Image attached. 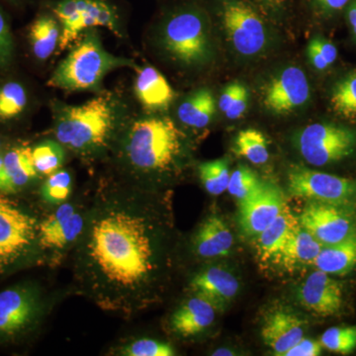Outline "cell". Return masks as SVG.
I'll use <instances>...</instances> for the list:
<instances>
[{
    "mask_svg": "<svg viewBox=\"0 0 356 356\" xmlns=\"http://www.w3.org/2000/svg\"><path fill=\"white\" fill-rule=\"evenodd\" d=\"M118 178L91 195L72 259V294L130 320L159 298L168 266L165 199Z\"/></svg>",
    "mask_w": 356,
    "mask_h": 356,
    "instance_id": "cell-1",
    "label": "cell"
},
{
    "mask_svg": "<svg viewBox=\"0 0 356 356\" xmlns=\"http://www.w3.org/2000/svg\"><path fill=\"white\" fill-rule=\"evenodd\" d=\"M188 146L186 135L172 119L145 117L120 130L110 154L121 179L154 189L184 165Z\"/></svg>",
    "mask_w": 356,
    "mask_h": 356,
    "instance_id": "cell-2",
    "label": "cell"
},
{
    "mask_svg": "<svg viewBox=\"0 0 356 356\" xmlns=\"http://www.w3.org/2000/svg\"><path fill=\"white\" fill-rule=\"evenodd\" d=\"M120 130L114 102L100 95L77 106H60L54 135L67 151L97 159L110 154Z\"/></svg>",
    "mask_w": 356,
    "mask_h": 356,
    "instance_id": "cell-3",
    "label": "cell"
},
{
    "mask_svg": "<svg viewBox=\"0 0 356 356\" xmlns=\"http://www.w3.org/2000/svg\"><path fill=\"white\" fill-rule=\"evenodd\" d=\"M72 294L70 287L49 291L24 281L0 292V346L15 343L38 332L56 306Z\"/></svg>",
    "mask_w": 356,
    "mask_h": 356,
    "instance_id": "cell-4",
    "label": "cell"
},
{
    "mask_svg": "<svg viewBox=\"0 0 356 356\" xmlns=\"http://www.w3.org/2000/svg\"><path fill=\"white\" fill-rule=\"evenodd\" d=\"M83 34L49 79L51 88L67 91L98 90L112 70L135 67L132 60L117 57L106 51L95 28Z\"/></svg>",
    "mask_w": 356,
    "mask_h": 356,
    "instance_id": "cell-5",
    "label": "cell"
},
{
    "mask_svg": "<svg viewBox=\"0 0 356 356\" xmlns=\"http://www.w3.org/2000/svg\"><path fill=\"white\" fill-rule=\"evenodd\" d=\"M159 41L166 55L182 67L197 69L214 58L209 15L195 4L170 14L161 27Z\"/></svg>",
    "mask_w": 356,
    "mask_h": 356,
    "instance_id": "cell-6",
    "label": "cell"
},
{
    "mask_svg": "<svg viewBox=\"0 0 356 356\" xmlns=\"http://www.w3.org/2000/svg\"><path fill=\"white\" fill-rule=\"evenodd\" d=\"M40 216L13 196L0 193V277L25 266H41Z\"/></svg>",
    "mask_w": 356,
    "mask_h": 356,
    "instance_id": "cell-7",
    "label": "cell"
},
{
    "mask_svg": "<svg viewBox=\"0 0 356 356\" xmlns=\"http://www.w3.org/2000/svg\"><path fill=\"white\" fill-rule=\"evenodd\" d=\"M91 196L74 197L40 216L38 241L41 266L56 269L74 252L88 222Z\"/></svg>",
    "mask_w": 356,
    "mask_h": 356,
    "instance_id": "cell-8",
    "label": "cell"
},
{
    "mask_svg": "<svg viewBox=\"0 0 356 356\" xmlns=\"http://www.w3.org/2000/svg\"><path fill=\"white\" fill-rule=\"evenodd\" d=\"M218 14L229 46L243 58L266 51L269 31L266 21L245 0H217Z\"/></svg>",
    "mask_w": 356,
    "mask_h": 356,
    "instance_id": "cell-9",
    "label": "cell"
},
{
    "mask_svg": "<svg viewBox=\"0 0 356 356\" xmlns=\"http://www.w3.org/2000/svg\"><path fill=\"white\" fill-rule=\"evenodd\" d=\"M294 145L309 165H332L355 153L356 131L334 123H314L296 133Z\"/></svg>",
    "mask_w": 356,
    "mask_h": 356,
    "instance_id": "cell-10",
    "label": "cell"
},
{
    "mask_svg": "<svg viewBox=\"0 0 356 356\" xmlns=\"http://www.w3.org/2000/svg\"><path fill=\"white\" fill-rule=\"evenodd\" d=\"M51 10L62 26L60 50L69 48L79 35L95 27L107 28L120 36L118 15L105 0H60L54 3Z\"/></svg>",
    "mask_w": 356,
    "mask_h": 356,
    "instance_id": "cell-11",
    "label": "cell"
},
{
    "mask_svg": "<svg viewBox=\"0 0 356 356\" xmlns=\"http://www.w3.org/2000/svg\"><path fill=\"white\" fill-rule=\"evenodd\" d=\"M287 188L293 197L356 207V179L353 178L293 165L287 175Z\"/></svg>",
    "mask_w": 356,
    "mask_h": 356,
    "instance_id": "cell-12",
    "label": "cell"
},
{
    "mask_svg": "<svg viewBox=\"0 0 356 356\" xmlns=\"http://www.w3.org/2000/svg\"><path fill=\"white\" fill-rule=\"evenodd\" d=\"M298 220L323 245H334L356 231V207L308 201Z\"/></svg>",
    "mask_w": 356,
    "mask_h": 356,
    "instance_id": "cell-13",
    "label": "cell"
},
{
    "mask_svg": "<svg viewBox=\"0 0 356 356\" xmlns=\"http://www.w3.org/2000/svg\"><path fill=\"white\" fill-rule=\"evenodd\" d=\"M310 97V83L305 72L290 65L271 77L264 86L262 103L267 111L285 115L305 106Z\"/></svg>",
    "mask_w": 356,
    "mask_h": 356,
    "instance_id": "cell-14",
    "label": "cell"
},
{
    "mask_svg": "<svg viewBox=\"0 0 356 356\" xmlns=\"http://www.w3.org/2000/svg\"><path fill=\"white\" fill-rule=\"evenodd\" d=\"M286 206L280 187L264 180L250 197L238 202V222L243 235L257 238Z\"/></svg>",
    "mask_w": 356,
    "mask_h": 356,
    "instance_id": "cell-15",
    "label": "cell"
},
{
    "mask_svg": "<svg viewBox=\"0 0 356 356\" xmlns=\"http://www.w3.org/2000/svg\"><path fill=\"white\" fill-rule=\"evenodd\" d=\"M217 310L207 300L188 293L166 320V327L179 339H196L208 331L216 320Z\"/></svg>",
    "mask_w": 356,
    "mask_h": 356,
    "instance_id": "cell-16",
    "label": "cell"
},
{
    "mask_svg": "<svg viewBox=\"0 0 356 356\" xmlns=\"http://www.w3.org/2000/svg\"><path fill=\"white\" fill-rule=\"evenodd\" d=\"M297 299L307 311L321 317H332L343 308V286L330 274L317 269L298 288Z\"/></svg>",
    "mask_w": 356,
    "mask_h": 356,
    "instance_id": "cell-17",
    "label": "cell"
},
{
    "mask_svg": "<svg viewBox=\"0 0 356 356\" xmlns=\"http://www.w3.org/2000/svg\"><path fill=\"white\" fill-rule=\"evenodd\" d=\"M240 283L229 271L220 266L203 267L191 276L187 291L207 300L217 312L224 311L235 299Z\"/></svg>",
    "mask_w": 356,
    "mask_h": 356,
    "instance_id": "cell-18",
    "label": "cell"
},
{
    "mask_svg": "<svg viewBox=\"0 0 356 356\" xmlns=\"http://www.w3.org/2000/svg\"><path fill=\"white\" fill-rule=\"evenodd\" d=\"M41 175L35 168L32 147L15 146L3 154L0 170V193L16 195L39 181Z\"/></svg>",
    "mask_w": 356,
    "mask_h": 356,
    "instance_id": "cell-19",
    "label": "cell"
},
{
    "mask_svg": "<svg viewBox=\"0 0 356 356\" xmlns=\"http://www.w3.org/2000/svg\"><path fill=\"white\" fill-rule=\"evenodd\" d=\"M234 236L224 220L211 215L189 238V252L199 261L225 257L231 252Z\"/></svg>",
    "mask_w": 356,
    "mask_h": 356,
    "instance_id": "cell-20",
    "label": "cell"
},
{
    "mask_svg": "<svg viewBox=\"0 0 356 356\" xmlns=\"http://www.w3.org/2000/svg\"><path fill=\"white\" fill-rule=\"evenodd\" d=\"M304 334L301 318L285 310L271 313L261 327L262 341L276 355H284Z\"/></svg>",
    "mask_w": 356,
    "mask_h": 356,
    "instance_id": "cell-21",
    "label": "cell"
},
{
    "mask_svg": "<svg viewBox=\"0 0 356 356\" xmlns=\"http://www.w3.org/2000/svg\"><path fill=\"white\" fill-rule=\"evenodd\" d=\"M135 93L143 107L149 111L168 109L175 97V90L161 72L154 67H145L138 72Z\"/></svg>",
    "mask_w": 356,
    "mask_h": 356,
    "instance_id": "cell-22",
    "label": "cell"
},
{
    "mask_svg": "<svg viewBox=\"0 0 356 356\" xmlns=\"http://www.w3.org/2000/svg\"><path fill=\"white\" fill-rule=\"evenodd\" d=\"M299 226L298 218L285 206L275 220L257 236L259 257L262 259H273Z\"/></svg>",
    "mask_w": 356,
    "mask_h": 356,
    "instance_id": "cell-23",
    "label": "cell"
},
{
    "mask_svg": "<svg viewBox=\"0 0 356 356\" xmlns=\"http://www.w3.org/2000/svg\"><path fill=\"white\" fill-rule=\"evenodd\" d=\"M323 247L315 236L299 226L273 259L288 269L298 268L313 264Z\"/></svg>",
    "mask_w": 356,
    "mask_h": 356,
    "instance_id": "cell-24",
    "label": "cell"
},
{
    "mask_svg": "<svg viewBox=\"0 0 356 356\" xmlns=\"http://www.w3.org/2000/svg\"><path fill=\"white\" fill-rule=\"evenodd\" d=\"M313 266L330 275H346L356 267V231L341 242L324 245Z\"/></svg>",
    "mask_w": 356,
    "mask_h": 356,
    "instance_id": "cell-25",
    "label": "cell"
},
{
    "mask_svg": "<svg viewBox=\"0 0 356 356\" xmlns=\"http://www.w3.org/2000/svg\"><path fill=\"white\" fill-rule=\"evenodd\" d=\"M217 105L209 88L198 89L180 103L177 109L178 120L189 128L207 127L214 117Z\"/></svg>",
    "mask_w": 356,
    "mask_h": 356,
    "instance_id": "cell-26",
    "label": "cell"
},
{
    "mask_svg": "<svg viewBox=\"0 0 356 356\" xmlns=\"http://www.w3.org/2000/svg\"><path fill=\"white\" fill-rule=\"evenodd\" d=\"M74 194V175L63 168L42 180L38 188V201L43 212H47L70 200Z\"/></svg>",
    "mask_w": 356,
    "mask_h": 356,
    "instance_id": "cell-27",
    "label": "cell"
},
{
    "mask_svg": "<svg viewBox=\"0 0 356 356\" xmlns=\"http://www.w3.org/2000/svg\"><path fill=\"white\" fill-rule=\"evenodd\" d=\"M62 26L50 14H41L29 29V41L35 57L46 60L53 55L60 44Z\"/></svg>",
    "mask_w": 356,
    "mask_h": 356,
    "instance_id": "cell-28",
    "label": "cell"
},
{
    "mask_svg": "<svg viewBox=\"0 0 356 356\" xmlns=\"http://www.w3.org/2000/svg\"><path fill=\"white\" fill-rule=\"evenodd\" d=\"M175 346L156 337L133 336L124 337L109 348L108 355L115 356H175Z\"/></svg>",
    "mask_w": 356,
    "mask_h": 356,
    "instance_id": "cell-29",
    "label": "cell"
},
{
    "mask_svg": "<svg viewBox=\"0 0 356 356\" xmlns=\"http://www.w3.org/2000/svg\"><path fill=\"white\" fill-rule=\"evenodd\" d=\"M67 149L57 140H44L32 147V158L35 168L46 177L64 168Z\"/></svg>",
    "mask_w": 356,
    "mask_h": 356,
    "instance_id": "cell-30",
    "label": "cell"
},
{
    "mask_svg": "<svg viewBox=\"0 0 356 356\" xmlns=\"http://www.w3.org/2000/svg\"><path fill=\"white\" fill-rule=\"evenodd\" d=\"M233 149L236 156L254 165H264L269 159L268 142L266 136L257 129L241 131L236 135Z\"/></svg>",
    "mask_w": 356,
    "mask_h": 356,
    "instance_id": "cell-31",
    "label": "cell"
},
{
    "mask_svg": "<svg viewBox=\"0 0 356 356\" xmlns=\"http://www.w3.org/2000/svg\"><path fill=\"white\" fill-rule=\"evenodd\" d=\"M197 170L201 184L211 195H221L228 189L231 177L228 159H218L205 161L198 165Z\"/></svg>",
    "mask_w": 356,
    "mask_h": 356,
    "instance_id": "cell-32",
    "label": "cell"
},
{
    "mask_svg": "<svg viewBox=\"0 0 356 356\" xmlns=\"http://www.w3.org/2000/svg\"><path fill=\"white\" fill-rule=\"evenodd\" d=\"M331 106L339 116L356 118V72L344 76L334 86Z\"/></svg>",
    "mask_w": 356,
    "mask_h": 356,
    "instance_id": "cell-33",
    "label": "cell"
},
{
    "mask_svg": "<svg viewBox=\"0 0 356 356\" xmlns=\"http://www.w3.org/2000/svg\"><path fill=\"white\" fill-rule=\"evenodd\" d=\"M27 106V95L20 83L11 81L0 88V121L16 118Z\"/></svg>",
    "mask_w": 356,
    "mask_h": 356,
    "instance_id": "cell-34",
    "label": "cell"
},
{
    "mask_svg": "<svg viewBox=\"0 0 356 356\" xmlns=\"http://www.w3.org/2000/svg\"><path fill=\"white\" fill-rule=\"evenodd\" d=\"M320 343L332 353L350 355L356 348V325L330 327L321 337Z\"/></svg>",
    "mask_w": 356,
    "mask_h": 356,
    "instance_id": "cell-35",
    "label": "cell"
},
{
    "mask_svg": "<svg viewBox=\"0 0 356 356\" xmlns=\"http://www.w3.org/2000/svg\"><path fill=\"white\" fill-rule=\"evenodd\" d=\"M264 180L247 165H241L231 173L228 189L229 195L242 202L259 189Z\"/></svg>",
    "mask_w": 356,
    "mask_h": 356,
    "instance_id": "cell-36",
    "label": "cell"
},
{
    "mask_svg": "<svg viewBox=\"0 0 356 356\" xmlns=\"http://www.w3.org/2000/svg\"><path fill=\"white\" fill-rule=\"evenodd\" d=\"M14 44L10 28L6 16L0 10V67L10 64L13 58Z\"/></svg>",
    "mask_w": 356,
    "mask_h": 356,
    "instance_id": "cell-37",
    "label": "cell"
},
{
    "mask_svg": "<svg viewBox=\"0 0 356 356\" xmlns=\"http://www.w3.org/2000/svg\"><path fill=\"white\" fill-rule=\"evenodd\" d=\"M322 348L320 341L303 337L283 356H318L322 353Z\"/></svg>",
    "mask_w": 356,
    "mask_h": 356,
    "instance_id": "cell-38",
    "label": "cell"
},
{
    "mask_svg": "<svg viewBox=\"0 0 356 356\" xmlns=\"http://www.w3.org/2000/svg\"><path fill=\"white\" fill-rule=\"evenodd\" d=\"M248 99H250V95H248V88L243 86L240 92L236 96L234 102L229 105L228 110L225 112L227 118L231 119V120L241 118L245 114V112L247 111Z\"/></svg>",
    "mask_w": 356,
    "mask_h": 356,
    "instance_id": "cell-39",
    "label": "cell"
},
{
    "mask_svg": "<svg viewBox=\"0 0 356 356\" xmlns=\"http://www.w3.org/2000/svg\"><path fill=\"white\" fill-rule=\"evenodd\" d=\"M309 44L315 48L330 65L336 62L337 58V47L331 42L323 38V37L316 36L311 40Z\"/></svg>",
    "mask_w": 356,
    "mask_h": 356,
    "instance_id": "cell-40",
    "label": "cell"
},
{
    "mask_svg": "<svg viewBox=\"0 0 356 356\" xmlns=\"http://www.w3.org/2000/svg\"><path fill=\"white\" fill-rule=\"evenodd\" d=\"M243 86V84L240 81H234V83H229L222 90L219 98V102H218V106H219V109L221 110L222 113L228 110L229 105L234 102Z\"/></svg>",
    "mask_w": 356,
    "mask_h": 356,
    "instance_id": "cell-41",
    "label": "cell"
},
{
    "mask_svg": "<svg viewBox=\"0 0 356 356\" xmlns=\"http://www.w3.org/2000/svg\"><path fill=\"white\" fill-rule=\"evenodd\" d=\"M307 53H308L309 60H310L311 65L318 70H325L327 67H331L327 64V60L323 58V56L315 48L308 44V49H307Z\"/></svg>",
    "mask_w": 356,
    "mask_h": 356,
    "instance_id": "cell-42",
    "label": "cell"
},
{
    "mask_svg": "<svg viewBox=\"0 0 356 356\" xmlns=\"http://www.w3.org/2000/svg\"><path fill=\"white\" fill-rule=\"evenodd\" d=\"M248 1L273 13L280 11L281 9L284 8L286 3V0H248Z\"/></svg>",
    "mask_w": 356,
    "mask_h": 356,
    "instance_id": "cell-43",
    "label": "cell"
},
{
    "mask_svg": "<svg viewBox=\"0 0 356 356\" xmlns=\"http://www.w3.org/2000/svg\"><path fill=\"white\" fill-rule=\"evenodd\" d=\"M318 6L327 11L341 10L350 0H316Z\"/></svg>",
    "mask_w": 356,
    "mask_h": 356,
    "instance_id": "cell-44",
    "label": "cell"
},
{
    "mask_svg": "<svg viewBox=\"0 0 356 356\" xmlns=\"http://www.w3.org/2000/svg\"><path fill=\"white\" fill-rule=\"evenodd\" d=\"M348 19L353 29V35L356 38V0L351 4L350 8L348 9Z\"/></svg>",
    "mask_w": 356,
    "mask_h": 356,
    "instance_id": "cell-45",
    "label": "cell"
},
{
    "mask_svg": "<svg viewBox=\"0 0 356 356\" xmlns=\"http://www.w3.org/2000/svg\"><path fill=\"white\" fill-rule=\"evenodd\" d=\"M2 165H3V154L0 153V170H1Z\"/></svg>",
    "mask_w": 356,
    "mask_h": 356,
    "instance_id": "cell-46",
    "label": "cell"
},
{
    "mask_svg": "<svg viewBox=\"0 0 356 356\" xmlns=\"http://www.w3.org/2000/svg\"><path fill=\"white\" fill-rule=\"evenodd\" d=\"M2 146V142H1V139H0V147H1Z\"/></svg>",
    "mask_w": 356,
    "mask_h": 356,
    "instance_id": "cell-47",
    "label": "cell"
},
{
    "mask_svg": "<svg viewBox=\"0 0 356 356\" xmlns=\"http://www.w3.org/2000/svg\"><path fill=\"white\" fill-rule=\"evenodd\" d=\"M13 1H20V0H13Z\"/></svg>",
    "mask_w": 356,
    "mask_h": 356,
    "instance_id": "cell-48",
    "label": "cell"
}]
</instances>
